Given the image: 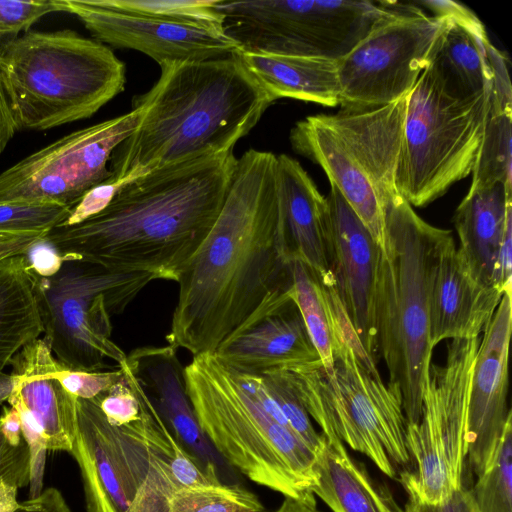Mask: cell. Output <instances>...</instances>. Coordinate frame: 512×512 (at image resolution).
I'll return each mask as SVG.
<instances>
[{
  "label": "cell",
  "mask_w": 512,
  "mask_h": 512,
  "mask_svg": "<svg viewBox=\"0 0 512 512\" xmlns=\"http://www.w3.org/2000/svg\"><path fill=\"white\" fill-rule=\"evenodd\" d=\"M238 54L276 100L293 98L327 107L340 103L337 60L249 52Z\"/></svg>",
  "instance_id": "cell-27"
},
{
  "label": "cell",
  "mask_w": 512,
  "mask_h": 512,
  "mask_svg": "<svg viewBox=\"0 0 512 512\" xmlns=\"http://www.w3.org/2000/svg\"><path fill=\"white\" fill-rule=\"evenodd\" d=\"M503 294L482 284L472 274L451 239L439 255L432 277L429 299L432 346L447 339L478 338Z\"/></svg>",
  "instance_id": "cell-22"
},
{
  "label": "cell",
  "mask_w": 512,
  "mask_h": 512,
  "mask_svg": "<svg viewBox=\"0 0 512 512\" xmlns=\"http://www.w3.org/2000/svg\"><path fill=\"white\" fill-rule=\"evenodd\" d=\"M63 260L52 276L31 271L43 339L57 361L73 370L103 371L107 359L122 365L127 354L111 339V317L122 313L159 278L149 272L114 271L80 259Z\"/></svg>",
  "instance_id": "cell-10"
},
{
  "label": "cell",
  "mask_w": 512,
  "mask_h": 512,
  "mask_svg": "<svg viewBox=\"0 0 512 512\" xmlns=\"http://www.w3.org/2000/svg\"><path fill=\"white\" fill-rule=\"evenodd\" d=\"M293 299L324 366L332 365L338 322L345 312L333 287L320 282L301 261L293 262Z\"/></svg>",
  "instance_id": "cell-30"
},
{
  "label": "cell",
  "mask_w": 512,
  "mask_h": 512,
  "mask_svg": "<svg viewBox=\"0 0 512 512\" xmlns=\"http://www.w3.org/2000/svg\"><path fill=\"white\" fill-rule=\"evenodd\" d=\"M66 12L62 0H0V37L16 38L41 17Z\"/></svg>",
  "instance_id": "cell-36"
},
{
  "label": "cell",
  "mask_w": 512,
  "mask_h": 512,
  "mask_svg": "<svg viewBox=\"0 0 512 512\" xmlns=\"http://www.w3.org/2000/svg\"><path fill=\"white\" fill-rule=\"evenodd\" d=\"M233 152L150 171L121 186L97 214L44 237L63 259L177 282L223 206Z\"/></svg>",
  "instance_id": "cell-2"
},
{
  "label": "cell",
  "mask_w": 512,
  "mask_h": 512,
  "mask_svg": "<svg viewBox=\"0 0 512 512\" xmlns=\"http://www.w3.org/2000/svg\"><path fill=\"white\" fill-rule=\"evenodd\" d=\"M450 230L423 220L400 195L384 208V240L374 291L376 350L388 383L399 390L407 425L417 424L423 407L434 347L429 299L434 268Z\"/></svg>",
  "instance_id": "cell-4"
},
{
  "label": "cell",
  "mask_w": 512,
  "mask_h": 512,
  "mask_svg": "<svg viewBox=\"0 0 512 512\" xmlns=\"http://www.w3.org/2000/svg\"><path fill=\"white\" fill-rule=\"evenodd\" d=\"M276 180L281 232L293 259L308 266L324 285H331L325 246L328 203L298 161L277 156Z\"/></svg>",
  "instance_id": "cell-25"
},
{
  "label": "cell",
  "mask_w": 512,
  "mask_h": 512,
  "mask_svg": "<svg viewBox=\"0 0 512 512\" xmlns=\"http://www.w3.org/2000/svg\"><path fill=\"white\" fill-rule=\"evenodd\" d=\"M274 512H320L316 504H309L294 500L291 498H284L281 505Z\"/></svg>",
  "instance_id": "cell-45"
},
{
  "label": "cell",
  "mask_w": 512,
  "mask_h": 512,
  "mask_svg": "<svg viewBox=\"0 0 512 512\" xmlns=\"http://www.w3.org/2000/svg\"><path fill=\"white\" fill-rule=\"evenodd\" d=\"M277 156L239 158L220 213L179 274L168 345L214 354L233 334L293 302L291 258L280 227Z\"/></svg>",
  "instance_id": "cell-1"
},
{
  "label": "cell",
  "mask_w": 512,
  "mask_h": 512,
  "mask_svg": "<svg viewBox=\"0 0 512 512\" xmlns=\"http://www.w3.org/2000/svg\"><path fill=\"white\" fill-rule=\"evenodd\" d=\"M170 345L141 347L127 355V363L162 420L204 472L220 483L230 470L202 430L189 399L184 367Z\"/></svg>",
  "instance_id": "cell-19"
},
{
  "label": "cell",
  "mask_w": 512,
  "mask_h": 512,
  "mask_svg": "<svg viewBox=\"0 0 512 512\" xmlns=\"http://www.w3.org/2000/svg\"><path fill=\"white\" fill-rule=\"evenodd\" d=\"M65 10L83 23L95 40L144 53L161 67L238 53V44L223 32L137 17L98 6L94 0H62Z\"/></svg>",
  "instance_id": "cell-17"
},
{
  "label": "cell",
  "mask_w": 512,
  "mask_h": 512,
  "mask_svg": "<svg viewBox=\"0 0 512 512\" xmlns=\"http://www.w3.org/2000/svg\"><path fill=\"white\" fill-rule=\"evenodd\" d=\"M18 130L43 131L90 118L124 90L125 65L105 44L65 29L27 31L0 54Z\"/></svg>",
  "instance_id": "cell-6"
},
{
  "label": "cell",
  "mask_w": 512,
  "mask_h": 512,
  "mask_svg": "<svg viewBox=\"0 0 512 512\" xmlns=\"http://www.w3.org/2000/svg\"><path fill=\"white\" fill-rule=\"evenodd\" d=\"M511 327L512 291H506L482 332L471 379L467 459L476 476L492 462L512 421L507 404Z\"/></svg>",
  "instance_id": "cell-18"
},
{
  "label": "cell",
  "mask_w": 512,
  "mask_h": 512,
  "mask_svg": "<svg viewBox=\"0 0 512 512\" xmlns=\"http://www.w3.org/2000/svg\"><path fill=\"white\" fill-rule=\"evenodd\" d=\"M512 421L486 470L469 489L479 512H512Z\"/></svg>",
  "instance_id": "cell-33"
},
{
  "label": "cell",
  "mask_w": 512,
  "mask_h": 512,
  "mask_svg": "<svg viewBox=\"0 0 512 512\" xmlns=\"http://www.w3.org/2000/svg\"><path fill=\"white\" fill-rule=\"evenodd\" d=\"M47 233H0V262L13 256L25 254L34 243L43 239Z\"/></svg>",
  "instance_id": "cell-42"
},
{
  "label": "cell",
  "mask_w": 512,
  "mask_h": 512,
  "mask_svg": "<svg viewBox=\"0 0 512 512\" xmlns=\"http://www.w3.org/2000/svg\"><path fill=\"white\" fill-rule=\"evenodd\" d=\"M459 253L472 274L502 293L512 291L502 272L504 243L512 239V189L502 183L471 187L457 207Z\"/></svg>",
  "instance_id": "cell-24"
},
{
  "label": "cell",
  "mask_w": 512,
  "mask_h": 512,
  "mask_svg": "<svg viewBox=\"0 0 512 512\" xmlns=\"http://www.w3.org/2000/svg\"><path fill=\"white\" fill-rule=\"evenodd\" d=\"M70 454L80 469L87 512H166L179 489L174 472L191 457L143 388L138 416L107 420L94 399L77 398Z\"/></svg>",
  "instance_id": "cell-7"
},
{
  "label": "cell",
  "mask_w": 512,
  "mask_h": 512,
  "mask_svg": "<svg viewBox=\"0 0 512 512\" xmlns=\"http://www.w3.org/2000/svg\"><path fill=\"white\" fill-rule=\"evenodd\" d=\"M55 359L43 338L23 346L9 362L14 384L7 402L22 426L39 431L48 451L70 454L77 432V397L52 374Z\"/></svg>",
  "instance_id": "cell-20"
},
{
  "label": "cell",
  "mask_w": 512,
  "mask_h": 512,
  "mask_svg": "<svg viewBox=\"0 0 512 512\" xmlns=\"http://www.w3.org/2000/svg\"><path fill=\"white\" fill-rule=\"evenodd\" d=\"M480 338L454 339L443 365H430L417 424L407 425L411 468L398 478L408 496L440 503L463 487L468 404Z\"/></svg>",
  "instance_id": "cell-13"
},
{
  "label": "cell",
  "mask_w": 512,
  "mask_h": 512,
  "mask_svg": "<svg viewBox=\"0 0 512 512\" xmlns=\"http://www.w3.org/2000/svg\"><path fill=\"white\" fill-rule=\"evenodd\" d=\"M258 375L261 376L291 430L317 455L322 445V435L314 428L289 372L277 369Z\"/></svg>",
  "instance_id": "cell-34"
},
{
  "label": "cell",
  "mask_w": 512,
  "mask_h": 512,
  "mask_svg": "<svg viewBox=\"0 0 512 512\" xmlns=\"http://www.w3.org/2000/svg\"><path fill=\"white\" fill-rule=\"evenodd\" d=\"M52 374L70 394L77 398L93 399L120 380L123 368L116 366L110 371L87 372L67 368L55 359Z\"/></svg>",
  "instance_id": "cell-37"
},
{
  "label": "cell",
  "mask_w": 512,
  "mask_h": 512,
  "mask_svg": "<svg viewBox=\"0 0 512 512\" xmlns=\"http://www.w3.org/2000/svg\"><path fill=\"white\" fill-rule=\"evenodd\" d=\"M330 186L325 246L333 289L361 345L374 358L379 246L338 189Z\"/></svg>",
  "instance_id": "cell-16"
},
{
  "label": "cell",
  "mask_w": 512,
  "mask_h": 512,
  "mask_svg": "<svg viewBox=\"0 0 512 512\" xmlns=\"http://www.w3.org/2000/svg\"><path fill=\"white\" fill-rule=\"evenodd\" d=\"M407 96L373 109L308 116L290 132L293 149L322 167L379 247L385 205L399 194L396 170Z\"/></svg>",
  "instance_id": "cell-9"
},
{
  "label": "cell",
  "mask_w": 512,
  "mask_h": 512,
  "mask_svg": "<svg viewBox=\"0 0 512 512\" xmlns=\"http://www.w3.org/2000/svg\"><path fill=\"white\" fill-rule=\"evenodd\" d=\"M314 472L312 492L333 512H404L391 493L351 458L337 437L322 435Z\"/></svg>",
  "instance_id": "cell-26"
},
{
  "label": "cell",
  "mask_w": 512,
  "mask_h": 512,
  "mask_svg": "<svg viewBox=\"0 0 512 512\" xmlns=\"http://www.w3.org/2000/svg\"><path fill=\"white\" fill-rule=\"evenodd\" d=\"M335 338L332 365L317 359L287 370L293 385L322 435L339 438L385 475L399 478L411 468L401 394L382 381L349 322Z\"/></svg>",
  "instance_id": "cell-8"
},
{
  "label": "cell",
  "mask_w": 512,
  "mask_h": 512,
  "mask_svg": "<svg viewBox=\"0 0 512 512\" xmlns=\"http://www.w3.org/2000/svg\"><path fill=\"white\" fill-rule=\"evenodd\" d=\"M25 256L30 270L44 277L54 275L64 261L58 251L44 238L34 243Z\"/></svg>",
  "instance_id": "cell-40"
},
{
  "label": "cell",
  "mask_w": 512,
  "mask_h": 512,
  "mask_svg": "<svg viewBox=\"0 0 512 512\" xmlns=\"http://www.w3.org/2000/svg\"><path fill=\"white\" fill-rule=\"evenodd\" d=\"M13 384L14 379L12 374L0 372V405L7 402L12 392Z\"/></svg>",
  "instance_id": "cell-46"
},
{
  "label": "cell",
  "mask_w": 512,
  "mask_h": 512,
  "mask_svg": "<svg viewBox=\"0 0 512 512\" xmlns=\"http://www.w3.org/2000/svg\"><path fill=\"white\" fill-rule=\"evenodd\" d=\"M120 13L223 32L224 17L218 0H94Z\"/></svg>",
  "instance_id": "cell-31"
},
{
  "label": "cell",
  "mask_w": 512,
  "mask_h": 512,
  "mask_svg": "<svg viewBox=\"0 0 512 512\" xmlns=\"http://www.w3.org/2000/svg\"><path fill=\"white\" fill-rule=\"evenodd\" d=\"M434 15L447 16L425 68L452 98L470 101L491 90L493 73L484 25L464 5L450 1H421Z\"/></svg>",
  "instance_id": "cell-21"
},
{
  "label": "cell",
  "mask_w": 512,
  "mask_h": 512,
  "mask_svg": "<svg viewBox=\"0 0 512 512\" xmlns=\"http://www.w3.org/2000/svg\"><path fill=\"white\" fill-rule=\"evenodd\" d=\"M387 1L218 0L239 52L340 60L392 10Z\"/></svg>",
  "instance_id": "cell-12"
},
{
  "label": "cell",
  "mask_w": 512,
  "mask_h": 512,
  "mask_svg": "<svg viewBox=\"0 0 512 512\" xmlns=\"http://www.w3.org/2000/svg\"><path fill=\"white\" fill-rule=\"evenodd\" d=\"M404 512H479L470 494L464 486L443 502L428 504L408 496Z\"/></svg>",
  "instance_id": "cell-39"
},
{
  "label": "cell",
  "mask_w": 512,
  "mask_h": 512,
  "mask_svg": "<svg viewBox=\"0 0 512 512\" xmlns=\"http://www.w3.org/2000/svg\"><path fill=\"white\" fill-rule=\"evenodd\" d=\"M12 512H72L65 498L56 488H47L37 497L19 502Z\"/></svg>",
  "instance_id": "cell-41"
},
{
  "label": "cell",
  "mask_w": 512,
  "mask_h": 512,
  "mask_svg": "<svg viewBox=\"0 0 512 512\" xmlns=\"http://www.w3.org/2000/svg\"><path fill=\"white\" fill-rule=\"evenodd\" d=\"M43 325L25 254L0 262V372L27 343L39 338Z\"/></svg>",
  "instance_id": "cell-28"
},
{
  "label": "cell",
  "mask_w": 512,
  "mask_h": 512,
  "mask_svg": "<svg viewBox=\"0 0 512 512\" xmlns=\"http://www.w3.org/2000/svg\"><path fill=\"white\" fill-rule=\"evenodd\" d=\"M72 208L42 202L1 203L0 233H47L65 222Z\"/></svg>",
  "instance_id": "cell-35"
},
{
  "label": "cell",
  "mask_w": 512,
  "mask_h": 512,
  "mask_svg": "<svg viewBox=\"0 0 512 512\" xmlns=\"http://www.w3.org/2000/svg\"><path fill=\"white\" fill-rule=\"evenodd\" d=\"M166 512H267L252 491L238 483L182 487L172 495Z\"/></svg>",
  "instance_id": "cell-32"
},
{
  "label": "cell",
  "mask_w": 512,
  "mask_h": 512,
  "mask_svg": "<svg viewBox=\"0 0 512 512\" xmlns=\"http://www.w3.org/2000/svg\"><path fill=\"white\" fill-rule=\"evenodd\" d=\"M186 390L205 435L232 468L284 498L316 504V454L276 421L214 354L184 367Z\"/></svg>",
  "instance_id": "cell-5"
},
{
  "label": "cell",
  "mask_w": 512,
  "mask_h": 512,
  "mask_svg": "<svg viewBox=\"0 0 512 512\" xmlns=\"http://www.w3.org/2000/svg\"><path fill=\"white\" fill-rule=\"evenodd\" d=\"M138 109L74 131L0 173V204L56 203L74 207L111 177L114 150L136 129Z\"/></svg>",
  "instance_id": "cell-15"
},
{
  "label": "cell",
  "mask_w": 512,
  "mask_h": 512,
  "mask_svg": "<svg viewBox=\"0 0 512 512\" xmlns=\"http://www.w3.org/2000/svg\"><path fill=\"white\" fill-rule=\"evenodd\" d=\"M214 355L231 370L247 374L290 370L319 359L294 301L233 334Z\"/></svg>",
  "instance_id": "cell-23"
},
{
  "label": "cell",
  "mask_w": 512,
  "mask_h": 512,
  "mask_svg": "<svg viewBox=\"0 0 512 512\" xmlns=\"http://www.w3.org/2000/svg\"><path fill=\"white\" fill-rule=\"evenodd\" d=\"M512 90L509 74H493L489 110L480 150L472 171L471 187L502 183L512 189L511 181Z\"/></svg>",
  "instance_id": "cell-29"
},
{
  "label": "cell",
  "mask_w": 512,
  "mask_h": 512,
  "mask_svg": "<svg viewBox=\"0 0 512 512\" xmlns=\"http://www.w3.org/2000/svg\"><path fill=\"white\" fill-rule=\"evenodd\" d=\"M446 24L445 15L395 2L389 14L337 61L340 110L373 109L408 95Z\"/></svg>",
  "instance_id": "cell-14"
},
{
  "label": "cell",
  "mask_w": 512,
  "mask_h": 512,
  "mask_svg": "<svg viewBox=\"0 0 512 512\" xmlns=\"http://www.w3.org/2000/svg\"><path fill=\"white\" fill-rule=\"evenodd\" d=\"M7 482L17 489L30 483V455L24 439L19 445L10 444L0 427V485Z\"/></svg>",
  "instance_id": "cell-38"
},
{
  "label": "cell",
  "mask_w": 512,
  "mask_h": 512,
  "mask_svg": "<svg viewBox=\"0 0 512 512\" xmlns=\"http://www.w3.org/2000/svg\"><path fill=\"white\" fill-rule=\"evenodd\" d=\"M238 53L161 66L132 101L139 123L114 150L105 183L118 190L161 167L233 152L276 100Z\"/></svg>",
  "instance_id": "cell-3"
},
{
  "label": "cell",
  "mask_w": 512,
  "mask_h": 512,
  "mask_svg": "<svg viewBox=\"0 0 512 512\" xmlns=\"http://www.w3.org/2000/svg\"><path fill=\"white\" fill-rule=\"evenodd\" d=\"M490 92L470 101L447 95L424 70L407 96L396 188L423 207L472 173L484 134Z\"/></svg>",
  "instance_id": "cell-11"
},
{
  "label": "cell",
  "mask_w": 512,
  "mask_h": 512,
  "mask_svg": "<svg viewBox=\"0 0 512 512\" xmlns=\"http://www.w3.org/2000/svg\"><path fill=\"white\" fill-rule=\"evenodd\" d=\"M0 427L10 444L19 445L23 441L20 417L13 407H3L0 415Z\"/></svg>",
  "instance_id": "cell-44"
},
{
  "label": "cell",
  "mask_w": 512,
  "mask_h": 512,
  "mask_svg": "<svg viewBox=\"0 0 512 512\" xmlns=\"http://www.w3.org/2000/svg\"><path fill=\"white\" fill-rule=\"evenodd\" d=\"M12 39L14 38L0 37V54L4 45ZM17 131L18 128L9 108L0 66V155L4 152Z\"/></svg>",
  "instance_id": "cell-43"
}]
</instances>
